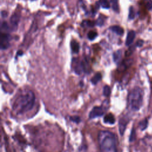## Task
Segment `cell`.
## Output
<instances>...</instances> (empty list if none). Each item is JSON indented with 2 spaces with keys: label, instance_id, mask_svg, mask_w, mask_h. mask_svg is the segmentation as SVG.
<instances>
[{
  "label": "cell",
  "instance_id": "1",
  "mask_svg": "<svg viewBox=\"0 0 152 152\" xmlns=\"http://www.w3.org/2000/svg\"><path fill=\"white\" fill-rule=\"evenodd\" d=\"M35 102V95L31 90L20 93L15 99L12 109L17 114H23L31 110Z\"/></svg>",
  "mask_w": 152,
  "mask_h": 152
},
{
  "label": "cell",
  "instance_id": "22",
  "mask_svg": "<svg viewBox=\"0 0 152 152\" xmlns=\"http://www.w3.org/2000/svg\"><path fill=\"white\" fill-rule=\"evenodd\" d=\"M32 1H34V0H32Z\"/></svg>",
  "mask_w": 152,
  "mask_h": 152
},
{
  "label": "cell",
  "instance_id": "21",
  "mask_svg": "<svg viewBox=\"0 0 152 152\" xmlns=\"http://www.w3.org/2000/svg\"><path fill=\"white\" fill-rule=\"evenodd\" d=\"M83 23H85V25H86L88 27H93L94 26V23L91 21H84Z\"/></svg>",
  "mask_w": 152,
  "mask_h": 152
},
{
  "label": "cell",
  "instance_id": "20",
  "mask_svg": "<svg viewBox=\"0 0 152 152\" xmlns=\"http://www.w3.org/2000/svg\"><path fill=\"white\" fill-rule=\"evenodd\" d=\"M69 119L71 121L75 122V123H78L80 122V117L77 116H70Z\"/></svg>",
  "mask_w": 152,
  "mask_h": 152
},
{
  "label": "cell",
  "instance_id": "6",
  "mask_svg": "<svg viewBox=\"0 0 152 152\" xmlns=\"http://www.w3.org/2000/svg\"><path fill=\"white\" fill-rule=\"evenodd\" d=\"M72 64H73V67H74L75 72L77 73V74H80L82 71L84 69L83 62L79 61L77 59H74L73 60Z\"/></svg>",
  "mask_w": 152,
  "mask_h": 152
},
{
  "label": "cell",
  "instance_id": "11",
  "mask_svg": "<svg viewBox=\"0 0 152 152\" xmlns=\"http://www.w3.org/2000/svg\"><path fill=\"white\" fill-rule=\"evenodd\" d=\"M110 29L112 30V31H113L118 35L122 36L124 34V29L119 26H113L110 28Z\"/></svg>",
  "mask_w": 152,
  "mask_h": 152
},
{
  "label": "cell",
  "instance_id": "8",
  "mask_svg": "<svg viewBox=\"0 0 152 152\" xmlns=\"http://www.w3.org/2000/svg\"><path fill=\"white\" fill-rule=\"evenodd\" d=\"M19 20H20V15L18 13H15L11 16L10 21L12 27H17Z\"/></svg>",
  "mask_w": 152,
  "mask_h": 152
},
{
  "label": "cell",
  "instance_id": "14",
  "mask_svg": "<svg viewBox=\"0 0 152 152\" xmlns=\"http://www.w3.org/2000/svg\"><path fill=\"white\" fill-rule=\"evenodd\" d=\"M102 79V74L100 72H97L96 75H94L91 80V82L93 84H96L99 81H100Z\"/></svg>",
  "mask_w": 152,
  "mask_h": 152
},
{
  "label": "cell",
  "instance_id": "4",
  "mask_svg": "<svg viewBox=\"0 0 152 152\" xmlns=\"http://www.w3.org/2000/svg\"><path fill=\"white\" fill-rule=\"evenodd\" d=\"M105 103L106 101L104 102V104H102V106L94 107L89 113V118L93 119L103 116L108 108V102L106 104Z\"/></svg>",
  "mask_w": 152,
  "mask_h": 152
},
{
  "label": "cell",
  "instance_id": "17",
  "mask_svg": "<svg viewBox=\"0 0 152 152\" xmlns=\"http://www.w3.org/2000/svg\"><path fill=\"white\" fill-rule=\"evenodd\" d=\"M110 92H111V90H110V88L109 86H104L103 87V94L104 96H106V97H108L110 96Z\"/></svg>",
  "mask_w": 152,
  "mask_h": 152
},
{
  "label": "cell",
  "instance_id": "15",
  "mask_svg": "<svg viewBox=\"0 0 152 152\" xmlns=\"http://www.w3.org/2000/svg\"><path fill=\"white\" fill-rule=\"evenodd\" d=\"M111 6L112 9L116 11H119V5H118V0H112L111 2Z\"/></svg>",
  "mask_w": 152,
  "mask_h": 152
},
{
  "label": "cell",
  "instance_id": "3",
  "mask_svg": "<svg viewBox=\"0 0 152 152\" xmlns=\"http://www.w3.org/2000/svg\"><path fill=\"white\" fill-rule=\"evenodd\" d=\"M143 101V91L140 87H134L128 96V106L133 110H138L142 106Z\"/></svg>",
  "mask_w": 152,
  "mask_h": 152
},
{
  "label": "cell",
  "instance_id": "12",
  "mask_svg": "<svg viewBox=\"0 0 152 152\" xmlns=\"http://www.w3.org/2000/svg\"><path fill=\"white\" fill-rule=\"evenodd\" d=\"M113 58L114 62L116 63H118L122 58V51L121 50H118L114 52L113 55Z\"/></svg>",
  "mask_w": 152,
  "mask_h": 152
},
{
  "label": "cell",
  "instance_id": "13",
  "mask_svg": "<svg viewBox=\"0 0 152 152\" xmlns=\"http://www.w3.org/2000/svg\"><path fill=\"white\" fill-rule=\"evenodd\" d=\"M101 7L105 9H108L110 7L112 0H99Z\"/></svg>",
  "mask_w": 152,
  "mask_h": 152
},
{
  "label": "cell",
  "instance_id": "7",
  "mask_svg": "<svg viewBox=\"0 0 152 152\" xmlns=\"http://www.w3.org/2000/svg\"><path fill=\"white\" fill-rule=\"evenodd\" d=\"M135 37V33L134 31H130L128 32V33L127 34V36L126 38V42H125V44L126 46H129L131 44H132V43L133 42L134 39Z\"/></svg>",
  "mask_w": 152,
  "mask_h": 152
},
{
  "label": "cell",
  "instance_id": "18",
  "mask_svg": "<svg viewBox=\"0 0 152 152\" xmlns=\"http://www.w3.org/2000/svg\"><path fill=\"white\" fill-rule=\"evenodd\" d=\"M135 11L134 9L132 7H131L129 8V19H133L135 17Z\"/></svg>",
  "mask_w": 152,
  "mask_h": 152
},
{
  "label": "cell",
  "instance_id": "5",
  "mask_svg": "<svg viewBox=\"0 0 152 152\" xmlns=\"http://www.w3.org/2000/svg\"><path fill=\"white\" fill-rule=\"evenodd\" d=\"M10 35L8 33H1L0 36V45L1 49H6L10 46Z\"/></svg>",
  "mask_w": 152,
  "mask_h": 152
},
{
  "label": "cell",
  "instance_id": "16",
  "mask_svg": "<svg viewBox=\"0 0 152 152\" xmlns=\"http://www.w3.org/2000/svg\"><path fill=\"white\" fill-rule=\"evenodd\" d=\"M97 36V32L94 31H90L87 34V37L90 40H93Z\"/></svg>",
  "mask_w": 152,
  "mask_h": 152
},
{
  "label": "cell",
  "instance_id": "10",
  "mask_svg": "<svg viewBox=\"0 0 152 152\" xmlns=\"http://www.w3.org/2000/svg\"><path fill=\"white\" fill-rule=\"evenodd\" d=\"M71 48L73 53H77L79 52L80 46L79 43L76 40H72L71 42Z\"/></svg>",
  "mask_w": 152,
  "mask_h": 152
},
{
  "label": "cell",
  "instance_id": "19",
  "mask_svg": "<svg viewBox=\"0 0 152 152\" xmlns=\"http://www.w3.org/2000/svg\"><path fill=\"white\" fill-rule=\"evenodd\" d=\"M144 5L148 10L152 9V0H144Z\"/></svg>",
  "mask_w": 152,
  "mask_h": 152
},
{
  "label": "cell",
  "instance_id": "2",
  "mask_svg": "<svg viewBox=\"0 0 152 152\" xmlns=\"http://www.w3.org/2000/svg\"><path fill=\"white\" fill-rule=\"evenodd\" d=\"M100 152H118L117 139L114 134L109 131H101L98 134Z\"/></svg>",
  "mask_w": 152,
  "mask_h": 152
},
{
  "label": "cell",
  "instance_id": "9",
  "mask_svg": "<svg viewBox=\"0 0 152 152\" xmlns=\"http://www.w3.org/2000/svg\"><path fill=\"white\" fill-rule=\"evenodd\" d=\"M115 122V119L114 116L111 114H107L106 115L104 118V122L106 124H113Z\"/></svg>",
  "mask_w": 152,
  "mask_h": 152
}]
</instances>
